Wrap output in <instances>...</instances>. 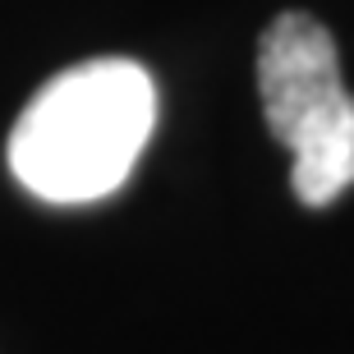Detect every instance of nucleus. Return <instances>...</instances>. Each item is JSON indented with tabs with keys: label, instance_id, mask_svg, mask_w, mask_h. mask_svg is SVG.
Segmentation results:
<instances>
[{
	"label": "nucleus",
	"instance_id": "obj_1",
	"mask_svg": "<svg viewBox=\"0 0 354 354\" xmlns=\"http://www.w3.org/2000/svg\"><path fill=\"white\" fill-rule=\"evenodd\" d=\"M157 129V83L138 60L102 55L60 69L10 133V171L32 198L79 207L111 198Z\"/></svg>",
	"mask_w": 354,
	"mask_h": 354
},
{
	"label": "nucleus",
	"instance_id": "obj_2",
	"mask_svg": "<svg viewBox=\"0 0 354 354\" xmlns=\"http://www.w3.org/2000/svg\"><path fill=\"white\" fill-rule=\"evenodd\" d=\"M258 97L267 129L290 152V189L304 207H327L354 184V97L336 41L313 14L272 19L258 41Z\"/></svg>",
	"mask_w": 354,
	"mask_h": 354
}]
</instances>
